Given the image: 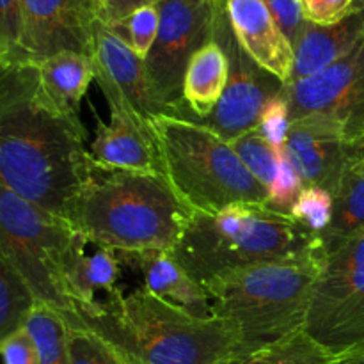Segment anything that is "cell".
Returning a JSON list of instances; mask_svg holds the SVG:
<instances>
[{"instance_id": "obj_1", "label": "cell", "mask_w": 364, "mask_h": 364, "mask_svg": "<svg viewBox=\"0 0 364 364\" xmlns=\"http://www.w3.org/2000/svg\"><path fill=\"white\" fill-rule=\"evenodd\" d=\"M80 116L48 95L32 63H0V183L71 224L95 167Z\"/></svg>"}, {"instance_id": "obj_2", "label": "cell", "mask_w": 364, "mask_h": 364, "mask_svg": "<svg viewBox=\"0 0 364 364\" xmlns=\"http://www.w3.org/2000/svg\"><path fill=\"white\" fill-rule=\"evenodd\" d=\"M70 327H85L132 364H237L252 354L228 320L198 318L144 287L77 304Z\"/></svg>"}, {"instance_id": "obj_3", "label": "cell", "mask_w": 364, "mask_h": 364, "mask_svg": "<svg viewBox=\"0 0 364 364\" xmlns=\"http://www.w3.org/2000/svg\"><path fill=\"white\" fill-rule=\"evenodd\" d=\"M191 215L164 174L109 169L95 162L75 203L71 226L121 255L171 251Z\"/></svg>"}, {"instance_id": "obj_4", "label": "cell", "mask_w": 364, "mask_h": 364, "mask_svg": "<svg viewBox=\"0 0 364 364\" xmlns=\"http://www.w3.org/2000/svg\"><path fill=\"white\" fill-rule=\"evenodd\" d=\"M318 252L316 235L269 205L192 212L169 255L205 287L220 274L256 263Z\"/></svg>"}, {"instance_id": "obj_5", "label": "cell", "mask_w": 364, "mask_h": 364, "mask_svg": "<svg viewBox=\"0 0 364 364\" xmlns=\"http://www.w3.org/2000/svg\"><path fill=\"white\" fill-rule=\"evenodd\" d=\"M322 255L256 263L205 284L217 318L228 320L251 352L304 329Z\"/></svg>"}, {"instance_id": "obj_6", "label": "cell", "mask_w": 364, "mask_h": 364, "mask_svg": "<svg viewBox=\"0 0 364 364\" xmlns=\"http://www.w3.org/2000/svg\"><path fill=\"white\" fill-rule=\"evenodd\" d=\"M149 123L164 174L192 212L267 205V188L245 169L230 142L212 128L173 114H156Z\"/></svg>"}, {"instance_id": "obj_7", "label": "cell", "mask_w": 364, "mask_h": 364, "mask_svg": "<svg viewBox=\"0 0 364 364\" xmlns=\"http://www.w3.org/2000/svg\"><path fill=\"white\" fill-rule=\"evenodd\" d=\"M75 228L0 183V259L23 281L38 304L55 309L66 323L77 318L68 295L63 259Z\"/></svg>"}, {"instance_id": "obj_8", "label": "cell", "mask_w": 364, "mask_h": 364, "mask_svg": "<svg viewBox=\"0 0 364 364\" xmlns=\"http://www.w3.org/2000/svg\"><path fill=\"white\" fill-rule=\"evenodd\" d=\"M304 331L331 354L364 341V233L322 258Z\"/></svg>"}, {"instance_id": "obj_9", "label": "cell", "mask_w": 364, "mask_h": 364, "mask_svg": "<svg viewBox=\"0 0 364 364\" xmlns=\"http://www.w3.org/2000/svg\"><path fill=\"white\" fill-rule=\"evenodd\" d=\"M219 0H162L160 27L144 59L153 100L162 114L183 109V78L192 55L213 41Z\"/></svg>"}, {"instance_id": "obj_10", "label": "cell", "mask_w": 364, "mask_h": 364, "mask_svg": "<svg viewBox=\"0 0 364 364\" xmlns=\"http://www.w3.org/2000/svg\"><path fill=\"white\" fill-rule=\"evenodd\" d=\"M290 121H316L345 141L364 144V41L318 73L281 89Z\"/></svg>"}, {"instance_id": "obj_11", "label": "cell", "mask_w": 364, "mask_h": 364, "mask_svg": "<svg viewBox=\"0 0 364 364\" xmlns=\"http://www.w3.org/2000/svg\"><path fill=\"white\" fill-rule=\"evenodd\" d=\"M213 41L219 43L230 60V77L223 98L206 119L194 121L212 128L215 134L233 141L238 135L258 127L259 116L267 103L276 98L284 82L263 70L238 43L226 11V0L217 4Z\"/></svg>"}, {"instance_id": "obj_12", "label": "cell", "mask_w": 364, "mask_h": 364, "mask_svg": "<svg viewBox=\"0 0 364 364\" xmlns=\"http://www.w3.org/2000/svg\"><path fill=\"white\" fill-rule=\"evenodd\" d=\"M21 60L38 64L60 52L91 55L98 23L95 0H21Z\"/></svg>"}, {"instance_id": "obj_13", "label": "cell", "mask_w": 364, "mask_h": 364, "mask_svg": "<svg viewBox=\"0 0 364 364\" xmlns=\"http://www.w3.org/2000/svg\"><path fill=\"white\" fill-rule=\"evenodd\" d=\"M89 57L95 66V80L98 82L109 109L128 107L146 121L162 114L149 89L144 59H141L117 32L100 20L92 32Z\"/></svg>"}, {"instance_id": "obj_14", "label": "cell", "mask_w": 364, "mask_h": 364, "mask_svg": "<svg viewBox=\"0 0 364 364\" xmlns=\"http://www.w3.org/2000/svg\"><path fill=\"white\" fill-rule=\"evenodd\" d=\"M284 155L302 178L306 187L315 185L334 194L345 171L364 156V144H354L316 121H291Z\"/></svg>"}, {"instance_id": "obj_15", "label": "cell", "mask_w": 364, "mask_h": 364, "mask_svg": "<svg viewBox=\"0 0 364 364\" xmlns=\"http://www.w3.org/2000/svg\"><path fill=\"white\" fill-rule=\"evenodd\" d=\"M89 153L96 164L109 169L164 174L151 123L128 107H110V121L107 124L98 119Z\"/></svg>"}, {"instance_id": "obj_16", "label": "cell", "mask_w": 364, "mask_h": 364, "mask_svg": "<svg viewBox=\"0 0 364 364\" xmlns=\"http://www.w3.org/2000/svg\"><path fill=\"white\" fill-rule=\"evenodd\" d=\"M228 18L242 48L263 68L288 82L294 46L277 27L265 0H226Z\"/></svg>"}, {"instance_id": "obj_17", "label": "cell", "mask_w": 364, "mask_h": 364, "mask_svg": "<svg viewBox=\"0 0 364 364\" xmlns=\"http://www.w3.org/2000/svg\"><path fill=\"white\" fill-rule=\"evenodd\" d=\"M364 41V0H354L350 13L334 25L308 23L294 46V68L288 82L326 70ZM287 84V82H284Z\"/></svg>"}, {"instance_id": "obj_18", "label": "cell", "mask_w": 364, "mask_h": 364, "mask_svg": "<svg viewBox=\"0 0 364 364\" xmlns=\"http://www.w3.org/2000/svg\"><path fill=\"white\" fill-rule=\"evenodd\" d=\"M121 263H127L132 269L141 270L144 277V288L149 294L185 309L198 318H213L212 301L208 291L192 279L169 251H141V252H117Z\"/></svg>"}, {"instance_id": "obj_19", "label": "cell", "mask_w": 364, "mask_h": 364, "mask_svg": "<svg viewBox=\"0 0 364 364\" xmlns=\"http://www.w3.org/2000/svg\"><path fill=\"white\" fill-rule=\"evenodd\" d=\"M121 259L116 251L89 240L75 230L63 259L64 287L71 301L77 304H92L98 291L112 295L119 288Z\"/></svg>"}, {"instance_id": "obj_20", "label": "cell", "mask_w": 364, "mask_h": 364, "mask_svg": "<svg viewBox=\"0 0 364 364\" xmlns=\"http://www.w3.org/2000/svg\"><path fill=\"white\" fill-rule=\"evenodd\" d=\"M230 77V60L217 41L206 43L192 55L183 78V109L173 116L203 121L215 110Z\"/></svg>"}, {"instance_id": "obj_21", "label": "cell", "mask_w": 364, "mask_h": 364, "mask_svg": "<svg viewBox=\"0 0 364 364\" xmlns=\"http://www.w3.org/2000/svg\"><path fill=\"white\" fill-rule=\"evenodd\" d=\"M364 233V156L341 176L333 194V219L316 235L322 256L331 255L352 238Z\"/></svg>"}, {"instance_id": "obj_22", "label": "cell", "mask_w": 364, "mask_h": 364, "mask_svg": "<svg viewBox=\"0 0 364 364\" xmlns=\"http://www.w3.org/2000/svg\"><path fill=\"white\" fill-rule=\"evenodd\" d=\"M41 82L57 105L80 116V103L89 84L95 80L91 57L77 52H60L36 64Z\"/></svg>"}, {"instance_id": "obj_23", "label": "cell", "mask_w": 364, "mask_h": 364, "mask_svg": "<svg viewBox=\"0 0 364 364\" xmlns=\"http://www.w3.org/2000/svg\"><path fill=\"white\" fill-rule=\"evenodd\" d=\"M25 329L38 348L39 364H71L68 323L55 309L36 302L25 322Z\"/></svg>"}, {"instance_id": "obj_24", "label": "cell", "mask_w": 364, "mask_h": 364, "mask_svg": "<svg viewBox=\"0 0 364 364\" xmlns=\"http://www.w3.org/2000/svg\"><path fill=\"white\" fill-rule=\"evenodd\" d=\"M331 354L304 329H299L274 343L245 355L237 364H329Z\"/></svg>"}, {"instance_id": "obj_25", "label": "cell", "mask_w": 364, "mask_h": 364, "mask_svg": "<svg viewBox=\"0 0 364 364\" xmlns=\"http://www.w3.org/2000/svg\"><path fill=\"white\" fill-rule=\"evenodd\" d=\"M34 306L31 290L0 259V341L25 326Z\"/></svg>"}, {"instance_id": "obj_26", "label": "cell", "mask_w": 364, "mask_h": 364, "mask_svg": "<svg viewBox=\"0 0 364 364\" xmlns=\"http://www.w3.org/2000/svg\"><path fill=\"white\" fill-rule=\"evenodd\" d=\"M230 144L238 155V159L242 160L245 169L269 192L277 176L279 153H276V149L269 144V141L263 137L258 127L235 137L233 141H230Z\"/></svg>"}, {"instance_id": "obj_27", "label": "cell", "mask_w": 364, "mask_h": 364, "mask_svg": "<svg viewBox=\"0 0 364 364\" xmlns=\"http://www.w3.org/2000/svg\"><path fill=\"white\" fill-rule=\"evenodd\" d=\"M71 364H132L114 345L85 327L68 326Z\"/></svg>"}, {"instance_id": "obj_28", "label": "cell", "mask_w": 364, "mask_h": 364, "mask_svg": "<svg viewBox=\"0 0 364 364\" xmlns=\"http://www.w3.org/2000/svg\"><path fill=\"white\" fill-rule=\"evenodd\" d=\"M160 27V13L156 6H146L134 11L130 16L124 18L117 25H112V31L117 32L130 48L141 59H146L155 43Z\"/></svg>"}, {"instance_id": "obj_29", "label": "cell", "mask_w": 364, "mask_h": 364, "mask_svg": "<svg viewBox=\"0 0 364 364\" xmlns=\"http://www.w3.org/2000/svg\"><path fill=\"white\" fill-rule=\"evenodd\" d=\"M290 215L311 233L320 235L333 219V194L315 185L304 187Z\"/></svg>"}, {"instance_id": "obj_30", "label": "cell", "mask_w": 364, "mask_h": 364, "mask_svg": "<svg viewBox=\"0 0 364 364\" xmlns=\"http://www.w3.org/2000/svg\"><path fill=\"white\" fill-rule=\"evenodd\" d=\"M21 32V0H0V63H23Z\"/></svg>"}, {"instance_id": "obj_31", "label": "cell", "mask_w": 364, "mask_h": 364, "mask_svg": "<svg viewBox=\"0 0 364 364\" xmlns=\"http://www.w3.org/2000/svg\"><path fill=\"white\" fill-rule=\"evenodd\" d=\"M304 181L299 176L295 167L288 160L284 153H279V167H277V176L274 180L272 187L269 188V199L267 205L272 210L290 215L291 208L297 203L299 196L304 191Z\"/></svg>"}, {"instance_id": "obj_32", "label": "cell", "mask_w": 364, "mask_h": 364, "mask_svg": "<svg viewBox=\"0 0 364 364\" xmlns=\"http://www.w3.org/2000/svg\"><path fill=\"white\" fill-rule=\"evenodd\" d=\"M290 110H288L287 100L279 95L270 100L262 110L258 121V130L269 144L276 149V153H284L288 132H290Z\"/></svg>"}, {"instance_id": "obj_33", "label": "cell", "mask_w": 364, "mask_h": 364, "mask_svg": "<svg viewBox=\"0 0 364 364\" xmlns=\"http://www.w3.org/2000/svg\"><path fill=\"white\" fill-rule=\"evenodd\" d=\"M265 4L274 20H276L277 27L281 28V32L290 41V45H297L299 38H301L306 25H308L299 0H265Z\"/></svg>"}, {"instance_id": "obj_34", "label": "cell", "mask_w": 364, "mask_h": 364, "mask_svg": "<svg viewBox=\"0 0 364 364\" xmlns=\"http://www.w3.org/2000/svg\"><path fill=\"white\" fill-rule=\"evenodd\" d=\"M306 21L313 25H334L354 7V0H299Z\"/></svg>"}, {"instance_id": "obj_35", "label": "cell", "mask_w": 364, "mask_h": 364, "mask_svg": "<svg viewBox=\"0 0 364 364\" xmlns=\"http://www.w3.org/2000/svg\"><path fill=\"white\" fill-rule=\"evenodd\" d=\"M0 358L4 364H39L38 348L25 326L0 341Z\"/></svg>"}, {"instance_id": "obj_36", "label": "cell", "mask_w": 364, "mask_h": 364, "mask_svg": "<svg viewBox=\"0 0 364 364\" xmlns=\"http://www.w3.org/2000/svg\"><path fill=\"white\" fill-rule=\"evenodd\" d=\"M95 2L100 21L112 27L130 16L134 11L146 6H156L162 0H95Z\"/></svg>"}, {"instance_id": "obj_37", "label": "cell", "mask_w": 364, "mask_h": 364, "mask_svg": "<svg viewBox=\"0 0 364 364\" xmlns=\"http://www.w3.org/2000/svg\"><path fill=\"white\" fill-rule=\"evenodd\" d=\"M329 364H364V341L333 354Z\"/></svg>"}]
</instances>
